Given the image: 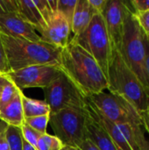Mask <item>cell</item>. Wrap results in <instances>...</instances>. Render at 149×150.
Here are the masks:
<instances>
[{
    "instance_id": "obj_20",
    "label": "cell",
    "mask_w": 149,
    "mask_h": 150,
    "mask_svg": "<svg viewBox=\"0 0 149 150\" xmlns=\"http://www.w3.org/2000/svg\"><path fill=\"white\" fill-rule=\"evenodd\" d=\"M64 145L54 135L44 134L37 142V150H61Z\"/></svg>"
},
{
    "instance_id": "obj_34",
    "label": "cell",
    "mask_w": 149,
    "mask_h": 150,
    "mask_svg": "<svg viewBox=\"0 0 149 150\" xmlns=\"http://www.w3.org/2000/svg\"><path fill=\"white\" fill-rule=\"evenodd\" d=\"M140 116L141 120V126L145 127V129L149 134V104L146 109L140 113Z\"/></svg>"
},
{
    "instance_id": "obj_32",
    "label": "cell",
    "mask_w": 149,
    "mask_h": 150,
    "mask_svg": "<svg viewBox=\"0 0 149 150\" xmlns=\"http://www.w3.org/2000/svg\"><path fill=\"white\" fill-rule=\"evenodd\" d=\"M88 1L94 14H103L107 4V0H88Z\"/></svg>"
},
{
    "instance_id": "obj_23",
    "label": "cell",
    "mask_w": 149,
    "mask_h": 150,
    "mask_svg": "<svg viewBox=\"0 0 149 150\" xmlns=\"http://www.w3.org/2000/svg\"><path fill=\"white\" fill-rule=\"evenodd\" d=\"M25 123L32 127L36 131L44 134H47V127L49 123V115L36 116L32 118H25Z\"/></svg>"
},
{
    "instance_id": "obj_37",
    "label": "cell",
    "mask_w": 149,
    "mask_h": 150,
    "mask_svg": "<svg viewBox=\"0 0 149 150\" xmlns=\"http://www.w3.org/2000/svg\"><path fill=\"white\" fill-rule=\"evenodd\" d=\"M23 150H37V149L34 148L33 146L30 145L28 142H26L23 139Z\"/></svg>"
},
{
    "instance_id": "obj_27",
    "label": "cell",
    "mask_w": 149,
    "mask_h": 150,
    "mask_svg": "<svg viewBox=\"0 0 149 150\" xmlns=\"http://www.w3.org/2000/svg\"><path fill=\"white\" fill-rule=\"evenodd\" d=\"M139 25L142 32L149 38V11L146 12H133Z\"/></svg>"
},
{
    "instance_id": "obj_33",
    "label": "cell",
    "mask_w": 149,
    "mask_h": 150,
    "mask_svg": "<svg viewBox=\"0 0 149 150\" xmlns=\"http://www.w3.org/2000/svg\"><path fill=\"white\" fill-rule=\"evenodd\" d=\"M142 34H143V43H144V48H145V66H146L147 75L149 79V38L143 32H142Z\"/></svg>"
},
{
    "instance_id": "obj_29",
    "label": "cell",
    "mask_w": 149,
    "mask_h": 150,
    "mask_svg": "<svg viewBox=\"0 0 149 150\" xmlns=\"http://www.w3.org/2000/svg\"><path fill=\"white\" fill-rule=\"evenodd\" d=\"M131 9L133 12L149 11V0H132L129 2Z\"/></svg>"
},
{
    "instance_id": "obj_11",
    "label": "cell",
    "mask_w": 149,
    "mask_h": 150,
    "mask_svg": "<svg viewBox=\"0 0 149 150\" xmlns=\"http://www.w3.org/2000/svg\"><path fill=\"white\" fill-rule=\"evenodd\" d=\"M70 34V25L62 15L56 11L47 22L46 27L40 33V37L42 41L62 49L69 42Z\"/></svg>"
},
{
    "instance_id": "obj_24",
    "label": "cell",
    "mask_w": 149,
    "mask_h": 150,
    "mask_svg": "<svg viewBox=\"0 0 149 150\" xmlns=\"http://www.w3.org/2000/svg\"><path fill=\"white\" fill-rule=\"evenodd\" d=\"M20 128H21L23 139L26 142H28L30 145H32L34 148H36L37 142H38L39 139L40 138V136L42 135V134H40V132L36 131L32 127H29L27 124L25 123V121L22 124V126L20 127Z\"/></svg>"
},
{
    "instance_id": "obj_21",
    "label": "cell",
    "mask_w": 149,
    "mask_h": 150,
    "mask_svg": "<svg viewBox=\"0 0 149 150\" xmlns=\"http://www.w3.org/2000/svg\"><path fill=\"white\" fill-rule=\"evenodd\" d=\"M76 4L77 0H57V11L67 19L70 27Z\"/></svg>"
},
{
    "instance_id": "obj_35",
    "label": "cell",
    "mask_w": 149,
    "mask_h": 150,
    "mask_svg": "<svg viewBox=\"0 0 149 150\" xmlns=\"http://www.w3.org/2000/svg\"><path fill=\"white\" fill-rule=\"evenodd\" d=\"M77 149L78 150H99L90 141H89V140H85V141H83L82 143H81V145L77 148Z\"/></svg>"
},
{
    "instance_id": "obj_2",
    "label": "cell",
    "mask_w": 149,
    "mask_h": 150,
    "mask_svg": "<svg viewBox=\"0 0 149 150\" xmlns=\"http://www.w3.org/2000/svg\"><path fill=\"white\" fill-rule=\"evenodd\" d=\"M1 40L11 71L34 65H60L61 49L48 43L12 38L4 34H1Z\"/></svg>"
},
{
    "instance_id": "obj_17",
    "label": "cell",
    "mask_w": 149,
    "mask_h": 150,
    "mask_svg": "<svg viewBox=\"0 0 149 150\" xmlns=\"http://www.w3.org/2000/svg\"><path fill=\"white\" fill-rule=\"evenodd\" d=\"M94 15L88 0H77L71 22V33L73 36L83 33L88 27Z\"/></svg>"
},
{
    "instance_id": "obj_15",
    "label": "cell",
    "mask_w": 149,
    "mask_h": 150,
    "mask_svg": "<svg viewBox=\"0 0 149 150\" xmlns=\"http://www.w3.org/2000/svg\"><path fill=\"white\" fill-rule=\"evenodd\" d=\"M22 91L14 99L0 110V120L8 126L20 127L25 121L22 107Z\"/></svg>"
},
{
    "instance_id": "obj_31",
    "label": "cell",
    "mask_w": 149,
    "mask_h": 150,
    "mask_svg": "<svg viewBox=\"0 0 149 150\" xmlns=\"http://www.w3.org/2000/svg\"><path fill=\"white\" fill-rule=\"evenodd\" d=\"M8 125L0 120V150H10L6 137V130Z\"/></svg>"
},
{
    "instance_id": "obj_8",
    "label": "cell",
    "mask_w": 149,
    "mask_h": 150,
    "mask_svg": "<svg viewBox=\"0 0 149 150\" xmlns=\"http://www.w3.org/2000/svg\"><path fill=\"white\" fill-rule=\"evenodd\" d=\"M87 99L113 123L141 126L139 112L128 102L116 95L102 91L87 97Z\"/></svg>"
},
{
    "instance_id": "obj_3",
    "label": "cell",
    "mask_w": 149,
    "mask_h": 150,
    "mask_svg": "<svg viewBox=\"0 0 149 150\" xmlns=\"http://www.w3.org/2000/svg\"><path fill=\"white\" fill-rule=\"evenodd\" d=\"M108 91L128 102L139 114L149 104L143 85L125 62L120 52L112 48V55L108 69Z\"/></svg>"
},
{
    "instance_id": "obj_30",
    "label": "cell",
    "mask_w": 149,
    "mask_h": 150,
    "mask_svg": "<svg viewBox=\"0 0 149 150\" xmlns=\"http://www.w3.org/2000/svg\"><path fill=\"white\" fill-rule=\"evenodd\" d=\"M10 68L7 62L4 45L1 40V34H0V75H6L8 72H10Z\"/></svg>"
},
{
    "instance_id": "obj_7",
    "label": "cell",
    "mask_w": 149,
    "mask_h": 150,
    "mask_svg": "<svg viewBox=\"0 0 149 150\" xmlns=\"http://www.w3.org/2000/svg\"><path fill=\"white\" fill-rule=\"evenodd\" d=\"M45 102L50 108V113H55L66 108H84L86 97L75 83L63 73L43 89Z\"/></svg>"
},
{
    "instance_id": "obj_28",
    "label": "cell",
    "mask_w": 149,
    "mask_h": 150,
    "mask_svg": "<svg viewBox=\"0 0 149 150\" xmlns=\"http://www.w3.org/2000/svg\"><path fill=\"white\" fill-rule=\"evenodd\" d=\"M135 138L139 150H149V141L145 137L141 126L135 127Z\"/></svg>"
},
{
    "instance_id": "obj_14",
    "label": "cell",
    "mask_w": 149,
    "mask_h": 150,
    "mask_svg": "<svg viewBox=\"0 0 149 150\" xmlns=\"http://www.w3.org/2000/svg\"><path fill=\"white\" fill-rule=\"evenodd\" d=\"M87 110V109H86ZM86 139L99 150H119L107 132L88 113L86 122Z\"/></svg>"
},
{
    "instance_id": "obj_1",
    "label": "cell",
    "mask_w": 149,
    "mask_h": 150,
    "mask_svg": "<svg viewBox=\"0 0 149 150\" xmlns=\"http://www.w3.org/2000/svg\"><path fill=\"white\" fill-rule=\"evenodd\" d=\"M60 67L86 98L108 89L107 78L96 60L71 40L61 50Z\"/></svg>"
},
{
    "instance_id": "obj_16",
    "label": "cell",
    "mask_w": 149,
    "mask_h": 150,
    "mask_svg": "<svg viewBox=\"0 0 149 150\" xmlns=\"http://www.w3.org/2000/svg\"><path fill=\"white\" fill-rule=\"evenodd\" d=\"M18 15L40 33L46 27V22L33 0H18Z\"/></svg>"
},
{
    "instance_id": "obj_12",
    "label": "cell",
    "mask_w": 149,
    "mask_h": 150,
    "mask_svg": "<svg viewBox=\"0 0 149 150\" xmlns=\"http://www.w3.org/2000/svg\"><path fill=\"white\" fill-rule=\"evenodd\" d=\"M0 33L12 38L25 39L32 41L41 40L34 28L25 21L18 12L0 16Z\"/></svg>"
},
{
    "instance_id": "obj_10",
    "label": "cell",
    "mask_w": 149,
    "mask_h": 150,
    "mask_svg": "<svg viewBox=\"0 0 149 150\" xmlns=\"http://www.w3.org/2000/svg\"><path fill=\"white\" fill-rule=\"evenodd\" d=\"M126 9L127 2L107 0L105 9L102 14L112 48L118 50H120L122 45Z\"/></svg>"
},
{
    "instance_id": "obj_6",
    "label": "cell",
    "mask_w": 149,
    "mask_h": 150,
    "mask_svg": "<svg viewBox=\"0 0 149 150\" xmlns=\"http://www.w3.org/2000/svg\"><path fill=\"white\" fill-rule=\"evenodd\" d=\"M88 112L84 108H66L50 113L49 123L54 136L64 146L78 148L86 140V122Z\"/></svg>"
},
{
    "instance_id": "obj_26",
    "label": "cell",
    "mask_w": 149,
    "mask_h": 150,
    "mask_svg": "<svg viewBox=\"0 0 149 150\" xmlns=\"http://www.w3.org/2000/svg\"><path fill=\"white\" fill-rule=\"evenodd\" d=\"M18 0H0V16L18 12Z\"/></svg>"
},
{
    "instance_id": "obj_25",
    "label": "cell",
    "mask_w": 149,
    "mask_h": 150,
    "mask_svg": "<svg viewBox=\"0 0 149 150\" xmlns=\"http://www.w3.org/2000/svg\"><path fill=\"white\" fill-rule=\"evenodd\" d=\"M33 2H34L35 5L37 6L38 10L40 11V12L47 25V22L50 19V18L56 11L52 9V7L49 4L48 0H33Z\"/></svg>"
},
{
    "instance_id": "obj_38",
    "label": "cell",
    "mask_w": 149,
    "mask_h": 150,
    "mask_svg": "<svg viewBox=\"0 0 149 150\" xmlns=\"http://www.w3.org/2000/svg\"><path fill=\"white\" fill-rule=\"evenodd\" d=\"M61 150H78L77 148L75 147H71V146H63L62 149Z\"/></svg>"
},
{
    "instance_id": "obj_22",
    "label": "cell",
    "mask_w": 149,
    "mask_h": 150,
    "mask_svg": "<svg viewBox=\"0 0 149 150\" xmlns=\"http://www.w3.org/2000/svg\"><path fill=\"white\" fill-rule=\"evenodd\" d=\"M21 91L11 81L8 80V83L4 85L2 94H1V98H0V110L4 107L6 105H8L10 102H11L14 98Z\"/></svg>"
},
{
    "instance_id": "obj_19",
    "label": "cell",
    "mask_w": 149,
    "mask_h": 150,
    "mask_svg": "<svg viewBox=\"0 0 149 150\" xmlns=\"http://www.w3.org/2000/svg\"><path fill=\"white\" fill-rule=\"evenodd\" d=\"M6 137L10 150H23V136L20 127L8 126Z\"/></svg>"
},
{
    "instance_id": "obj_5",
    "label": "cell",
    "mask_w": 149,
    "mask_h": 150,
    "mask_svg": "<svg viewBox=\"0 0 149 150\" xmlns=\"http://www.w3.org/2000/svg\"><path fill=\"white\" fill-rule=\"evenodd\" d=\"M70 40L83 48L96 60L107 78L112 55V46L103 15L95 14L88 27L80 34L72 36Z\"/></svg>"
},
{
    "instance_id": "obj_13",
    "label": "cell",
    "mask_w": 149,
    "mask_h": 150,
    "mask_svg": "<svg viewBox=\"0 0 149 150\" xmlns=\"http://www.w3.org/2000/svg\"><path fill=\"white\" fill-rule=\"evenodd\" d=\"M86 109L89 115L96 120L110 135L119 150H133L125 135L116 123L105 118L86 98Z\"/></svg>"
},
{
    "instance_id": "obj_9",
    "label": "cell",
    "mask_w": 149,
    "mask_h": 150,
    "mask_svg": "<svg viewBox=\"0 0 149 150\" xmlns=\"http://www.w3.org/2000/svg\"><path fill=\"white\" fill-rule=\"evenodd\" d=\"M61 72L60 65L43 64L10 71L4 76L20 91H23L27 88L44 89L56 79Z\"/></svg>"
},
{
    "instance_id": "obj_18",
    "label": "cell",
    "mask_w": 149,
    "mask_h": 150,
    "mask_svg": "<svg viewBox=\"0 0 149 150\" xmlns=\"http://www.w3.org/2000/svg\"><path fill=\"white\" fill-rule=\"evenodd\" d=\"M21 98L25 119L42 115H50V108L45 100L33 99L25 96L23 93Z\"/></svg>"
},
{
    "instance_id": "obj_4",
    "label": "cell",
    "mask_w": 149,
    "mask_h": 150,
    "mask_svg": "<svg viewBox=\"0 0 149 150\" xmlns=\"http://www.w3.org/2000/svg\"><path fill=\"white\" fill-rule=\"evenodd\" d=\"M129 69L135 74L149 97V79L145 66V48L142 31L127 2L124 34L120 50H119Z\"/></svg>"
},
{
    "instance_id": "obj_36",
    "label": "cell",
    "mask_w": 149,
    "mask_h": 150,
    "mask_svg": "<svg viewBox=\"0 0 149 150\" xmlns=\"http://www.w3.org/2000/svg\"><path fill=\"white\" fill-rule=\"evenodd\" d=\"M7 83H8V79L4 75H0V98H1V94H2L3 89Z\"/></svg>"
}]
</instances>
